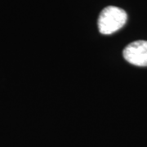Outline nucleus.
I'll return each mask as SVG.
<instances>
[{
    "instance_id": "f257e3e1",
    "label": "nucleus",
    "mask_w": 147,
    "mask_h": 147,
    "mask_svg": "<svg viewBox=\"0 0 147 147\" xmlns=\"http://www.w3.org/2000/svg\"><path fill=\"white\" fill-rule=\"evenodd\" d=\"M126 11L118 7L109 6L101 11L98 18V29L103 34H111L120 30L126 24Z\"/></svg>"
},
{
    "instance_id": "f03ea898",
    "label": "nucleus",
    "mask_w": 147,
    "mask_h": 147,
    "mask_svg": "<svg viewBox=\"0 0 147 147\" xmlns=\"http://www.w3.org/2000/svg\"><path fill=\"white\" fill-rule=\"evenodd\" d=\"M127 62L137 66H147V41L137 40L128 44L123 52Z\"/></svg>"
}]
</instances>
